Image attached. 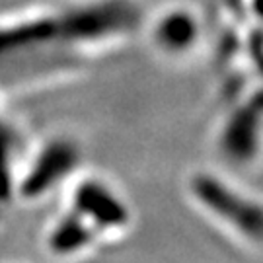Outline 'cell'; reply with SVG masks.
Wrapping results in <instances>:
<instances>
[{
	"label": "cell",
	"instance_id": "1",
	"mask_svg": "<svg viewBox=\"0 0 263 263\" xmlns=\"http://www.w3.org/2000/svg\"><path fill=\"white\" fill-rule=\"evenodd\" d=\"M189 193L205 213L252 244H263V203L236 189L216 174L197 172L189 179Z\"/></svg>",
	"mask_w": 263,
	"mask_h": 263
},
{
	"label": "cell",
	"instance_id": "2",
	"mask_svg": "<svg viewBox=\"0 0 263 263\" xmlns=\"http://www.w3.org/2000/svg\"><path fill=\"white\" fill-rule=\"evenodd\" d=\"M263 135V98H252L226 119L220 131V151L236 164L252 162L257 156Z\"/></svg>",
	"mask_w": 263,
	"mask_h": 263
},
{
	"label": "cell",
	"instance_id": "3",
	"mask_svg": "<svg viewBox=\"0 0 263 263\" xmlns=\"http://www.w3.org/2000/svg\"><path fill=\"white\" fill-rule=\"evenodd\" d=\"M203 35L199 14L187 6H170L162 10L151 26V39L160 53L185 57L195 51Z\"/></svg>",
	"mask_w": 263,
	"mask_h": 263
},
{
	"label": "cell",
	"instance_id": "4",
	"mask_svg": "<svg viewBox=\"0 0 263 263\" xmlns=\"http://www.w3.org/2000/svg\"><path fill=\"white\" fill-rule=\"evenodd\" d=\"M76 215H80L94 230H119L129 224V209L102 181L88 179L74 193Z\"/></svg>",
	"mask_w": 263,
	"mask_h": 263
},
{
	"label": "cell",
	"instance_id": "5",
	"mask_svg": "<svg viewBox=\"0 0 263 263\" xmlns=\"http://www.w3.org/2000/svg\"><path fill=\"white\" fill-rule=\"evenodd\" d=\"M78 160V152L70 142H55L47 151L41 154L31 176L26 179V193L37 195L41 191H47L57 179L65 178L72 170V166Z\"/></svg>",
	"mask_w": 263,
	"mask_h": 263
},
{
	"label": "cell",
	"instance_id": "6",
	"mask_svg": "<svg viewBox=\"0 0 263 263\" xmlns=\"http://www.w3.org/2000/svg\"><path fill=\"white\" fill-rule=\"evenodd\" d=\"M94 228L80 215H72L61 222L51 238V248L59 254H72L90 244Z\"/></svg>",
	"mask_w": 263,
	"mask_h": 263
}]
</instances>
